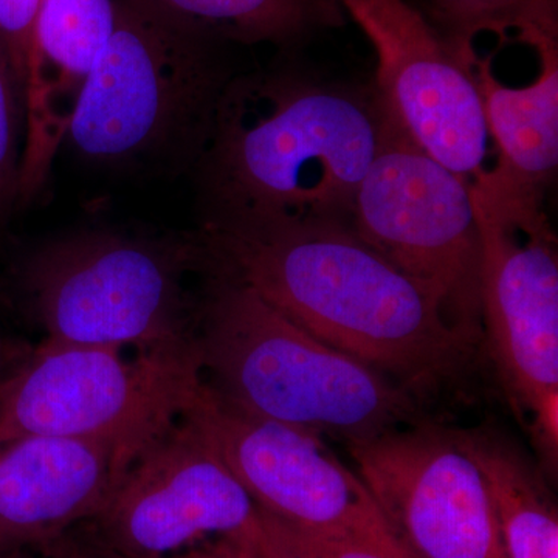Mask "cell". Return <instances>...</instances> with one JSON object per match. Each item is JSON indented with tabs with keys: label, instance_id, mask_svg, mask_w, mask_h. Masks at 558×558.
Masks as SVG:
<instances>
[{
	"label": "cell",
	"instance_id": "14",
	"mask_svg": "<svg viewBox=\"0 0 558 558\" xmlns=\"http://www.w3.org/2000/svg\"><path fill=\"white\" fill-rule=\"evenodd\" d=\"M538 54L537 78L513 89L499 83L490 61L473 65L488 138L498 160L488 174L502 185L545 201L558 167V35L529 43Z\"/></svg>",
	"mask_w": 558,
	"mask_h": 558
},
{
	"label": "cell",
	"instance_id": "22",
	"mask_svg": "<svg viewBox=\"0 0 558 558\" xmlns=\"http://www.w3.org/2000/svg\"><path fill=\"white\" fill-rule=\"evenodd\" d=\"M213 558H299L267 527L266 521L259 512V520L255 526L234 535L220 543Z\"/></svg>",
	"mask_w": 558,
	"mask_h": 558
},
{
	"label": "cell",
	"instance_id": "20",
	"mask_svg": "<svg viewBox=\"0 0 558 558\" xmlns=\"http://www.w3.org/2000/svg\"><path fill=\"white\" fill-rule=\"evenodd\" d=\"M24 106L9 57L0 44V223L20 199Z\"/></svg>",
	"mask_w": 558,
	"mask_h": 558
},
{
	"label": "cell",
	"instance_id": "16",
	"mask_svg": "<svg viewBox=\"0 0 558 558\" xmlns=\"http://www.w3.org/2000/svg\"><path fill=\"white\" fill-rule=\"evenodd\" d=\"M453 432L486 478L506 556L558 558V510L545 472L495 429Z\"/></svg>",
	"mask_w": 558,
	"mask_h": 558
},
{
	"label": "cell",
	"instance_id": "25",
	"mask_svg": "<svg viewBox=\"0 0 558 558\" xmlns=\"http://www.w3.org/2000/svg\"><path fill=\"white\" fill-rule=\"evenodd\" d=\"M0 351H2V347H0Z\"/></svg>",
	"mask_w": 558,
	"mask_h": 558
},
{
	"label": "cell",
	"instance_id": "17",
	"mask_svg": "<svg viewBox=\"0 0 558 558\" xmlns=\"http://www.w3.org/2000/svg\"><path fill=\"white\" fill-rule=\"evenodd\" d=\"M113 24L116 0H40L28 78L50 97H76L86 86Z\"/></svg>",
	"mask_w": 558,
	"mask_h": 558
},
{
	"label": "cell",
	"instance_id": "24",
	"mask_svg": "<svg viewBox=\"0 0 558 558\" xmlns=\"http://www.w3.org/2000/svg\"><path fill=\"white\" fill-rule=\"evenodd\" d=\"M2 377H3V376H2V373H0V380H2Z\"/></svg>",
	"mask_w": 558,
	"mask_h": 558
},
{
	"label": "cell",
	"instance_id": "7",
	"mask_svg": "<svg viewBox=\"0 0 558 558\" xmlns=\"http://www.w3.org/2000/svg\"><path fill=\"white\" fill-rule=\"evenodd\" d=\"M478 220L483 340L532 436L558 435V256L545 201L487 170L470 183Z\"/></svg>",
	"mask_w": 558,
	"mask_h": 558
},
{
	"label": "cell",
	"instance_id": "21",
	"mask_svg": "<svg viewBox=\"0 0 558 558\" xmlns=\"http://www.w3.org/2000/svg\"><path fill=\"white\" fill-rule=\"evenodd\" d=\"M40 0H0V44L14 70L21 94Z\"/></svg>",
	"mask_w": 558,
	"mask_h": 558
},
{
	"label": "cell",
	"instance_id": "2",
	"mask_svg": "<svg viewBox=\"0 0 558 558\" xmlns=\"http://www.w3.org/2000/svg\"><path fill=\"white\" fill-rule=\"evenodd\" d=\"M213 266L315 339L414 395L468 371L481 341L454 326L417 282L351 226L197 231Z\"/></svg>",
	"mask_w": 558,
	"mask_h": 558
},
{
	"label": "cell",
	"instance_id": "1",
	"mask_svg": "<svg viewBox=\"0 0 558 558\" xmlns=\"http://www.w3.org/2000/svg\"><path fill=\"white\" fill-rule=\"evenodd\" d=\"M388 119L374 81L332 75L303 51L238 72L193 171L201 229L351 226L355 194Z\"/></svg>",
	"mask_w": 558,
	"mask_h": 558
},
{
	"label": "cell",
	"instance_id": "4",
	"mask_svg": "<svg viewBox=\"0 0 558 558\" xmlns=\"http://www.w3.org/2000/svg\"><path fill=\"white\" fill-rule=\"evenodd\" d=\"M230 44L172 27L126 0L95 62L65 142L112 170L193 172L236 70Z\"/></svg>",
	"mask_w": 558,
	"mask_h": 558
},
{
	"label": "cell",
	"instance_id": "10",
	"mask_svg": "<svg viewBox=\"0 0 558 558\" xmlns=\"http://www.w3.org/2000/svg\"><path fill=\"white\" fill-rule=\"evenodd\" d=\"M396 542L413 558H508L486 478L453 428L425 422L348 446Z\"/></svg>",
	"mask_w": 558,
	"mask_h": 558
},
{
	"label": "cell",
	"instance_id": "9",
	"mask_svg": "<svg viewBox=\"0 0 558 558\" xmlns=\"http://www.w3.org/2000/svg\"><path fill=\"white\" fill-rule=\"evenodd\" d=\"M258 520L247 492L182 417L134 459L89 524L95 545L120 558H208Z\"/></svg>",
	"mask_w": 558,
	"mask_h": 558
},
{
	"label": "cell",
	"instance_id": "12",
	"mask_svg": "<svg viewBox=\"0 0 558 558\" xmlns=\"http://www.w3.org/2000/svg\"><path fill=\"white\" fill-rule=\"evenodd\" d=\"M376 53L374 86L433 159L472 183L486 170L488 135L473 65L410 0H336Z\"/></svg>",
	"mask_w": 558,
	"mask_h": 558
},
{
	"label": "cell",
	"instance_id": "6",
	"mask_svg": "<svg viewBox=\"0 0 558 558\" xmlns=\"http://www.w3.org/2000/svg\"><path fill=\"white\" fill-rule=\"evenodd\" d=\"M44 340L0 380V446L24 436L100 440L140 454L182 418L202 377L193 337L167 347Z\"/></svg>",
	"mask_w": 558,
	"mask_h": 558
},
{
	"label": "cell",
	"instance_id": "5",
	"mask_svg": "<svg viewBox=\"0 0 558 558\" xmlns=\"http://www.w3.org/2000/svg\"><path fill=\"white\" fill-rule=\"evenodd\" d=\"M208 264L197 233L81 231L40 247L25 266L24 288L53 343L167 347L193 337L199 293L186 278Z\"/></svg>",
	"mask_w": 558,
	"mask_h": 558
},
{
	"label": "cell",
	"instance_id": "19",
	"mask_svg": "<svg viewBox=\"0 0 558 558\" xmlns=\"http://www.w3.org/2000/svg\"><path fill=\"white\" fill-rule=\"evenodd\" d=\"M260 515L278 542L299 558H413L389 531L377 534H310L284 526L266 513L260 512Z\"/></svg>",
	"mask_w": 558,
	"mask_h": 558
},
{
	"label": "cell",
	"instance_id": "15",
	"mask_svg": "<svg viewBox=\"0 0 558 558\" xmlns=\"http://www.w3.org/2000/svg\"><path fill=\"white\" fill-rule=\"evenodd\" d=\"M180 31L236 46L303 51L347 24L336 0H126Z\"/></svg>",
	"mask_w": 558,
	"mask_h": 558
},
{
	"label": "cell",
	"instance_id": "18",
	"mask_svg": "<svg viewBox=\"0 0 558 558\" xmlns=\"http://www.w3.org/2000/svg\"><path fill=\"white\" fill-rule=\"evenodd\" d=\"M450 46L475 64L476 36L492 33L508 40L515 32L521 44L543 35H558V0H416L411 2Z\"/></svg>",
	"mask_w": 558,
	"mask_h": 558
},
{
	"label": "cell",
	"instance_id": "8",
	"mask_svg": "<svg viewBox=\"0 0 558 558\" xmlns=\"http://www.w3.org/2000/svg\"><path fill=\"white\" fill-rule=\"evenodd\" d=\"M351 227L483 341L478 220L470 183L433 159L389 112L380 148L355 194Z\"/></svg>",
	"mask_w": 558,
	"mask_h": 558
},
{
	"label": "cell",
	"instance_id": "3",
	"mask_svg": "<svg viewBox=\"0 0 558 558\" xmlns=\"http://www.w3.org/2000/svg\"><path fill=\"white\" fill-rule=\"evenodd\" d=\"M202 384L222 402L344 444L417 422V396L315 339L209 263L193 328Z\"/></svg>",
	"mask_w": 558,
	"mask_h": 558
},
{
	"label": "cell",
	"instance_id": "13",
	"mask_svg": "<svg viewBox=\"0 0 558 558\" xmlns=\"http://www.w3.org/2000/svg\"><path fill=\"white\" fill-rule=\"evenodd\" d=\"M137 457L116 444L58 436L0 446V557L89 523Z\"/></svg>",
	"mask_w": 558,
	"mask_h": 558
},
{
	"label": "cell",
	"instance_id": "23",
	"mask_svg": "<svg viewBox=\"0 0 558 558\" xmlns=\"http://www.w3.org/2000/svg\"><path fill=\"white\" fill-rule=\"evenodd\" d=\"M68 534L64 537L51 539L49 543L38 545L40 557L39 558H120L112 556L100 548L98 545L84 546L76 545V543L69 542Z\"/></svg>",
	"mask_w": 558,
	"mask_h": 558
},
{
	"label": "cell",
	"instance_id": "11",
	"mask_svg": "<svg viewBox=\"0 0 558 558\" xmlns=\"http://www.w3.org/2000/svg\"><path fill=\"white\" fill-rule=\"evenodd\" d=\"M182 417L278 523L319 535L388 531L355 470L317 433L233 409L202 381Z\"/></svg>",
	"mask_w": 558,
	"mask_h": 558
}]
</instances>
